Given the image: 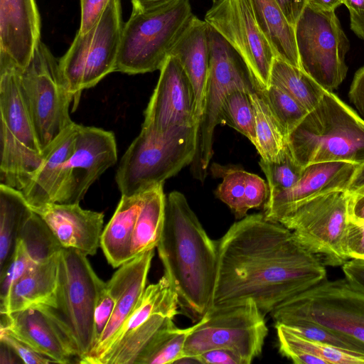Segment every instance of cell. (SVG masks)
<instances>
[{
  "label": "cell",
  "mask_w": 364,
  "mask_h": 364,
  "mask_svg": "<svg viewBox=\"0 0 364 364\" xmlns=\"http://www.w3.org/2000/svg\"><path fill=\"white\" fill-rule=\"evenodd\" d=\"M281 354L296 364H364V354L312 341L283 324H275Z\"/></svg>",
  "instance_id": "cell-28"
},
{
  "label": "cell",
  "mask_w": 364,
  "mask_h": 364,
  "mask_svg": "<svg viewBox=\"0 0 364 364\" xmlns=\"http://www.w3.org/2000/svg\"><path fill=\"white\" fill-rule=\"evenodd\" d=\"M46 223L63 248L94 255L100 247L104 213L82 208L79 203H51L31 208Z\"/></svg>",
  "instance_id": "cell-21"
},
{
  "label": "cell",
  "mask_w": 364,
  "mask_h": 364,
  "mask_svg": "<svg viewBox=\"0 0 364 364\" xmlns=\"http://www.w3.org/2000/svg\"><path fill=\"white\" fill-rule=\"evenodd\" d=\"M143 203V192L122 195L118 205L103 230L100 247L113 267L131 259L132 235Z\"/></svg>",
  "instance_id": "cell-27"
},
{
  "label": "cell",
  "mask_w": 364,
  "mask_h": 364,
  "mask_svg": "<svg viewBox=\"0 0 364 364\" xmlns=\"http://www.w3.org/2000/svg\"><path fill=\"white\" fill-rule=\"evenodd\" d=\"M111 0H80V33L89 31L100 19Z\"/></svg>",
  "instance_id": "cell-43"
},
{
  "label": "cell",
  "mask_w": 364,
  "mask_h": 364,
  "mask_svg": "<svg viewBox=\"0 0 364 364\" xmlns=\"http://www.w3.org/2000/svg\"><path fill=\"white\" fill-rule=\"evenodd\" d=\"M194 325L178 328L174 323L161 331L140 354L135 364L175 363L183 355L186 341Z\"/></svg>",
  "instance_id": "cell-36"
},
{
  "label": "cell",
  "mask_w": 364,
  "mask_h": 364,
  "mask_svg": "<svg viewBox=\"0 0 364 364\" xmlns=\"http://www.w3.org/2000/svg\"><path fill=\"white\" fill-rule=\"evenodd\" d=\"M117 161L113 132L78 124L57 203H80L92 183Z\"/></svg>",
  "instance_id": "cell-16"
},
{
  "label": "cell",
  "mask_w": 364,
  "mask_h": 364,
  "mask_svg": "<svg viewBox=\"0 0 364 364\" xmlns=\"http://www.w3.org/2000/svg\"><path fill=\"white\" fill-rule=\"evenodd\" d=\"M213 1H217V0H213Z\"/></svg>",
  "instance_id": "cell-55"
},
{
  "label": "cell",
  "mask_w": 364,
  "mask_h": 364,
  "mask_svg": "<svg viewBox=\"0 0 364 364\" xmlns=\"http://www.w3.org/2000/svg\"><path fill=\"white\" fill-rule=\"evenodd\" d=\"M170 55L181 64L193 87L195 118L204 112L210 65L208 24L195 15L175 43Z\"/></svg>",
  "instance_id": "cell-23"
},
{
  "label": "cell",
  "mask_w": 364,
  "mask_h": 364,
  "mask_svg": "<svg viewBox=\"0 0 364 364\" xmlns=\"http://www.w3.org/2000/svg\"><path fill=\"white\" fill-rule=\"evenodd\" d=\"M250 92L242 88L230 90L223 102L220 120L246 136L255 146V120Z\"/></svg>",
  "instance_id": "cell-37"
},
{
  "label": "cell",
  "mask_w": 364,
  "mask_h": 364,
  "mask_svg": "<svg viewBox=\"0 0 364 364\" xmlns=\"http://www.w3.org/2000/svg\"><path fill=\"white\" fill-rule=\"evenodd\" d=\"M156 248L179 308L193 323L200 321L212 307L217 245L179 191L166 196L164 225Z\"/></svg>",
  "instance_id": "cell-2"
},
{
  "label": "cell",
  "mask_w": 364,
  "mask_h": 364,
  "mask_svg": "<svg viewBox=\"0 0 364 364\" xmlns=\"http://www.w3.org/2000/svg\"><path fill=\"white\" fill-rule=\"evenodd\" d=\"M342 269L348 282L364 292V259H350L342 265Z\"/></svg>",
  "instance_id": "cell-48"
},
{
  "label": "cell",
  "mask_w": 364,
  "mask_h": 364,
  "mask_svg": "<svg viewBox=\"0 0 364 364\" xmlns=\"http://www.w3.org/2000/svg\"><path fill=\"white\" fill-rule=\"evenodd\" d=\"M198 125L164 132L141 127L122 156L115 181L122 195L133 196L164 183L191 164L197 147Z\"/></svg>",
  "instance_id": "cell-4"
},
{
  "label": "cell",
  "mask_w": 364,
  "mask_h": 364,
  "mask_svg": "<svg viewBox=\"0 0 364 364\" xmlns=\"http://www.w3.org/2000/svg\"><path fill=\"white\" fill-rule=\"evenodd\" d=\"M346 191L350 195H364V164L356 168Z\"/></svg>",
  "instance_id": "cell-51"
},
{
  "label": "cell",
  "mask_w": 364,
  "mask_h": 364,
  "mask_svg": "<svg viewBox=\"0 0 364 364\" xmlns=\"http://www.w3.org/2000/svg\"><path fill=\"white\" fill-rule=\"evenodd\" d=\"M259 165L266 176L269 194L292 187L299 181L303 169L294 161L288 145L279 159H260Z\"/></svg>",
  "instance_id": "cell-40"
},
{
  "label": "cell",
  "mask_w": 364,
  "mask_h": 364,
  "mask_svg": "<svg viewBox=\"0 0 364 364\" xmlns=\"http://www.w3.org/2000/svg\"><path fill=\"white\" fill-rule=\"evenodd\" d=\"M204 20L244 59L255 90L265 91L275 55L256 22L249 0L213 1Z\"/></svg>",
  "instance_id": "cell-15"
},
{
  "label": "cell",
  "mask_w": 364,
  "mask_h": 364,
  "mask_svg": "<svg viewBox=\"0 0 364 364\" xmlns=\"http://www.w3.org/2000/svg\"><path fill=\"white\" fill-rule=\"evenodd\" d=\"M358 166L343 161L321 162L306 166L292 187L268 195L263 205L264 217L278 221L306 200L331 191H346Z\"/></svg>",
  "instance_id": "cell-20"
},
{
  "label": "cell",
  "mask_w": 364,
  "mask_h": 364,
  "mask_svg": "<svg viewBox=\"0 0 364 364\" xmlns=\"http://www.w3.org/2000/svg\"><path fill=\"white\" fill-rule=\"evenodd\" d=\"M172 318L154 314L114 344L99 364H135L154 338L173 323Z\"/></svg>",
  "instance_id": "cell-34"
},
{
  "label": "cell",
  "mask_w": 364,
  "mask_h": 364,
  "mask_svg": "<svg viewBox=\"0 0 364 364\" xmlns=\"http://www.w3.org/2000/svg\"><path fill=\"white\" fill-rule=\"evenodd\" d=\"M264 316L252 300L211 308L195 323L183 356L197 357L210 350L226 348L236 353L244 364H250L261 354L268 333Z\"/></svg>",
  "instance_id": "cell-12"
},
{
  "label": "cell",
  "mask_w": 364,
  "mask_h": 364,
  "mask_svg": "<svg viewBox=\"0 0 364 364\" xmlns=\"http://www.w3.org/2000/svg\"><path fill=\"white\" fill-rule=\"evenodd\" d=\"M299 166L321 162L364 164V120L332 91L326 90L287 138Z\"/></svg>",
  "instance_id": "cell-3"
},
{
  "label": "cell",
  "mask_w": 364,
  "mask_h": 364,
  "mask_svg": "<svg viewBox=\"0 0 364 364\" xmlns=\"http://www.w3.org/2000/svg\"><path fill=\"white\" fill-rule=\"evenodd\" d=\"M343 4V0H307L306 6L318 11H335Z\"/></svg>",
  "instance_id": "cell-52"
},
{
  "label": "cell",
  "mask_w": 364,
  "mask_h": 364,
  "mask_svg": "<svg viewBox=\"0 0 364 364\" xmlns=\"http://www.w3.org/2000/svg\"><path fill=\"white\" fill-rule=\"evenodd\" d=\"M77 129L78 124L74 123L43 151L40 167L21 191L31 208L55 203Z\"/></svg>",
  "instance_id": "cell-25"
},
{
  "label": "cell",
  "mask_w": 364,
  "mask_h": 364,
  "mask_svg": "<svg viewBox=\"0 0 364 364\" xmlns=\"http://www.w3.org/2000/svg\"><path fill=\"white\" fill-rule=\"evenodd\" d=\"M193 16L190 0L133 9L124 23L116 71L136 75L160 70Z\"/></svg>",
  "instance_id": "cell-5"
},
{
  "label": "cell",
  "mask_w": 364,
  "mask_h": 364,
  "mask_svg": "<svg viewBox=\"0 0 364 364\" xmlns=\"http://www.w3.org/2000/svg\"><path fill=\"white\" fill-rule=\"evenodd\" d=\"M301 68L323 88L333 91L346 78L350 47L335 11L306 6L295 26Z\"/></svg>",
  "instance_id": "cell-13"
},
{
  "label": "cell",
  "mask_w": 364,
  "mask_h": 364,
  "mask_svg": "<svg viewBox=\"0 0 364 364\" xmlns=\"http://www.w3.org/2000/svg\"><path fill=\"white\" fill-rule=\"evenodd\" d=\"M270 314L275 324L305 320L364 343V292L346 278L325 279L286 300Z\"/></svg>",
  "instance_id": "cell-11"
},
{
  "label": "cell",
  "mask_w": 364,
  "mask_h": 364,
  "mask_svg": "<svg viewBox=\"0 0 364 364\" xmlns=\"http://www.w3.org/2000/svg\"><path fill=\"white\" fill-rule=\"evenodd\" d=\"M173 0H132L133 9L145 11L167 4Z\"/></svg>",
  "instance_id": "cell-53"
},
{
  "label": "cell",
  "mask_w": 364,
  "mask_h": 364,
  "mask_svg": "<svg viewBox=\"0 0 364 364\" xmlns=\"http://www.w3.org/2000/svg\"><path fill=\"white\" fill-rule=\"evenodd\" d=\"M159 70L141 127L164 132L175 127L198 126L193 87L180 62L169 55Z\"/></svg>",
  "instance_id": "cell-17"
},
{
  "label": "cell",
  "mask_w": 364,
  "mask_h": 364,
  "mask_svg": "<svg viewBox=\"0 0 364 364\" xmlns=\"http://www.w3.org/2000/svg\"><path fill=\"white\" fill-rule=\"evenodd\" d=\"M255 120L256 145L262 160L279 159L287 147V138L262 91L250 92Z\"/></svg>",
  "instance_id": "cell-33"
},
{
  "label": "cell",
  "mask_w": 364,
  "mask_h": 364,
  "mask_svg": "<svg viewBox=\"0 0 364 364\" xmlns=\"http://www.w3.org/2000/svg\"><path fill=\"white\" fill-rule=\"evenodd\" d=\"M35 0H0V57L23 69L41 41Z\"/></svg>",
  "instance_id": "cell-22"
},
{
  "label": "cell",
  "mask_w": 364,
  "mask_h": 364,
  "mask_svg": "<svg viewBox=\"0 0 364 364\" xmlns=\"http://www.w3.org/2000/svg\"><path fill=\"white\" fill-rule=\"evenodd\" d=\"M301 336L339 349L364 354V343L341 332L305 320L282 323Z\"/></svg>",
  "instance_id": "cell-38"
},
{
  "label": "cell",
  "mask_w": 364,
  "mask_h": 364,
  "mask_svg": "<svg viewBox=\"0 0 364 364\" xmlns=\"http://www.w3.org/2000/svg\"><path fill=\"white\" fill-rule=\"evenodd\" d=\"M124 23L120 0H111L99 21L87 33H77L58 60L65 85L76 107L82 90L116 71Z\"/></svg>",
  "instance_id": "cell-7"
},
{
  "label": "cell",
  "mask_w": 364,
  "mask_h": 364,
  "mask_svg": "<svg viewBox=\"0 0 364 364\" xmlns=\"http://www.w3.org/2000/svg\"><path fill=\"white\" fill-rule=\"evenodd\" d=\"M33 212L21 191L0 184V275L7 268L20 232Z\"/></svg>",
  "instance_id": "cell-30"
},
{
  "label": "cell",
  "mask_w": 364,
  "mask_h": 364,
  "mask_svg": "<svg viewBox=\"0 0 364 364\" xmlns=\"http://www.w3.org/2000/svg\"><path fill=\"white\" fill-rule=\"evenodd\" d=\"M263 93L288 138L309 112L289 94L277 86L269 85Z\"/></svg>",
  "instance_id": "cell-39"
},
{
  "label": "cell",
  "mask_w": 364,
  "mask_h": 364,
  "mask_svg": "<svg viewBox=\"0 0 364 364\" xmlns=\"http://www.w3.org/2000/svg\"><path fill=\"white\" fill-rule=\"evenodd\" d=\"M0 340L7 343L23 363H55L53 360L33 348L4 328H0Z\"/></svg>",
  "instance_id": "cell-42"
},
{
  "label": "cell",
  "mask_w": 364,
  "mask_h": 364,
  "mask_svg": "<svg viewBox=\"0 0 364 364\" xmlns=\"http://www.w3.org/2000/svg\"><path fill=\"white\" fill-rule=\"evenodd\" d=\"M154 255V249L144 252L119 267L107 286L116 298L111 318L95 347L79 363L99 364L141 298Z\"/></svg>",
  "instance_id": "cell-19"
},
{
  "label": "cell",
  "mask_w": 364,
  "mask_h": 364,
  "mask_svg": "<svg viewBox=\"0 0 364 364\" xmlns=\"http://www.w3.org/2000/svg\"><path fill=\"white\" fill-rule=\"evenodd\" d=\"M105 283L97 275L86 255L73 248H62L57 306L53 309L77 346L78 363L92 348L95 304Z\"/></svg>",
  "instance_id": "cell-14"
},
{
  "label": "cell",
  "mask_w": 364,
  "mask_h": 364,
  "mask_svg": "<svg viewBox=\"0 0 364 364\" xmlns=\"http://www.w3.org/2000/svg\"><path fill=\"white\" fill-rule=\"evenodd\" d=\"M349 11L351 30L364 41V0H343Z\"/></svg>",
  "instance_id": "cell-47"
},
{
  "label": "cell",
  "mask_w": 364,
  "mask_h": 364,
  "mask_svg": "<svg viewBox=\"0 0 364 364\" xmlns=\"http://www.w3.org/2000/svg\"><path fill=\"white\" fill-rule=\"evenodd\" d=\"M60 251L35 264L13 284L1 301V314L38 306L56 308Z\"/></svg>",
  "instance_id": "cell-24"
},
{
  "label": "cell",
  "mask_w": 364,
  "mask_h": 364,
  "mask_svg": "<svg viewBox=\"0 0 364 364\" xmlns=\"http://www.w3.org/2000/svg\"><path fill=\"white\" fill-rule=\"evenodd\" d=\"M210 65L205 109L200 119L195 157L191 164L193 176L203 183L213 155V134L221 123L220 110L227 94L235 88L255 90L249 68L238 52L208 24Z\"/></svg>",
  "instance_id": "cell-9"
},
{
  "label": "cell",
  "mask_w": 364,
  "mask_h": 364,
  "mask_svg": "<svg viewBox=\"0 0 364 364\" xmlns=\"http://www.w3.org/2000/svg\"><path fill=\"white\" fill-rule=\"evenodd\" d=\"M348 98L364 120V66L356 71L348 92Z\"/></svg>",
  "instance_id": "cell-46"
},
{
  "label": "cell",
  "mask_w": 364,
  "mask_h": 364,
  "mask_svg": "<svg viewBox=\"0 0 364 364\" xmlns=\"http://www.w3.org/2000/svg\"><path fill=\"white\" fill-rule=\"evenodd\" d=\"M210 171L215 177L223 178L215 193L241 219L248 210L264 205L269 195L267 183L257 174L235 166L213 163Z\"/></svg>",
  "instance_id": "cell-26"
},
{
  "label": "cell",
  "mask_w": 364,
  "mask_h": 364,
  "mask_svg": "<svg viewBox=\"0 0 364 364\" xmlns=\"http://www.w3.org/2000/svg\"><path fill=\"white\" fill-rule=\"evenodd\" d=\"M348 216L350 223L364 224V195H350Z\"/></svg>",
  "instance_id": "cell-50"
},
{
  "label": "cell",
  "mask_w": 364,
  "mask_h": 364,
  "mask_svg": "<svg viewBox=\"0 0 364 364\" xmlns=\"http://www.w3.org/2000/svg\"><path fill=\"white\" fill-rule=\"evenodd\" d=\"M1 328L53 360L65 364L80 355L68 330L53 307L38 306L11 314H1Z\"/></svg>",
  "instance_id": "cell-18"
},
{
  "label": "cell",
  "mask_w": 364,
  "mask_h": 364,
  "mask_svg": "<svg viewBox=\"0 0 364 364\" xmlns=\"http://www.w3.org/2000/svg\"><path fill=\"white\" fill-rule=\"evenodd\" d=\"M211 308L253 301L266 316L326 279L324 264L292 231L262 213L234 223L218 241Z\"/></svg>",
  "instance_id": "cell-1"
},
{
  "label": "cell",
  "mask_w": 364,
  "mask_h": 364,
  "mask_svg": "<svg viewBox=\"0 0 364 364\" xmlns=\"http://www.w3.org/2000/svg\"><path fill=\"white\" fill-rule=\"evenodd\" d=\"M18 69L0 58V179L21 191L40 167L43 151L20 90Z\"/></svg>",
  "instance_id": "cell-6"
},
{
  "label": "cell",
  "mask_w": 364,
  "mask_h": 364,
  "mask_svg": "<svg viewBox=\"0 0 364 364\" xmlns=\"http://www.w3.org/2000/svg\"><path fill=\"white\" fill-rule=\"evenodd\" d=\"M178 307L176 294L168 279L164 274L156 283L145 288L134 309L117 333L112 346L154 314L173 318L179 313Z\"/></svg>",
  "instance_id": "cell-32"
},
{
  "label": "cell",
  "mask_w": 364,
  "mask_h": 364,
  "mask_svg": "<svg viewBox=\"0 0 364 364\" xmlns=\"http://www.w3.org/2000/svg\"><path fill=\"white\" fill-rule=\"evenodd\" d=\"M165 208L163 183L143 192V203L132 235V258L156 247L164 228Z\"/></svg>",
  "instance_id": "cell-31"
},
{
  "label": "cell",
  "mask_w": 364,
  "mask_h": 364,
  "mask_svg": "<svg viewBox=\"0 0 364 364\" xmlns=\"http://www.w3.org/2000/svg\"><path fill=\"white\" fill-rule=\"evenodd\" d=\"M115 303L116 298L107 286V283H105L98 295L95 304L93 321V337L90 350L95 347L107 328L114 311Z\"/></svg>",
  "instance_id": "cell-41"
},
{
  "label": "cell",
  "mask_w": 364,
  "mask_h": 364,
  "mask_svg": "<svg viewBox=\"0 0 364 364\" xmlns=\"http://www.w3.org/2000/svg\"><path fill=\"white\" fill-rule=\"evenodd\" d=\"M349 199L346 191L323 193L299 204L277 222L324 264L342 266L350 259L346 251Z\"/></svg>",
  "instance_id": "cell-10"
},
{
  "label": "cell",
  "mask_w": 364,
  "mask_h": 364,
  "mask_svg": "<svg viewBox=\"0 0 364 364\" xmlns=\"http://www.w3.org/2000/svg\"><path fill=\"white\" fill-rule=\"evenodd\" d=\"M289 23L295 28L307 0H276Z\"/></svg>",
  "instance_id": "cell-49"
},
{
  "label": "cell",
  "mask_w": 364,
  "mask_h": 364,
  "mask_svg": "<svg viewBox=\"0 0 364 364\" xmlns=\"http://www.w3.org/2000/svg\"><path fill=\"white\" fill-rule=\"evenodd\" d=\"M346 251L350 259H364V224L355 225L350 223Z\"/></svg>",
  "instance_id": "cell-44"
},
{
  "label": "cell",
  "mask_w": 364,
  "mask_h": 364,
  "mask_svg": "<svg viewBox=\"0 0 364 364\" xmlns=\"http://www.w3.org/2000/svg\"><path fill=\"white\" fill-rule=\"evenodd\" d=\"M0 346V363L11 364L16 363V361L14 358V355H17L15 353L13 349L7 343L1 340Z\"/></svg>",
  "instance_id": "cell-54"
},
{
  "label": "cell",
  "mask_w": 364,
  "mask_h": 364,
  "mask_svg": "<svg viewBox=\"0 0 364 364\" xmlns=\"http://www.w3.org/2000/svg\"><path fill=\"white\" fill-rule=\"evenodd\" d=\"M249 1L256 22L275 57L301 68L295 28L289 23L276 0Z\"/></svg>",
  "instance_id": "cell-29"
},
{
  "label": "cell",
  "mask_w": 364,
  "mask_h": 364,
  "mask_svg": "<svg viewBox=\"0 0 364 364\" xmlns=\"http://www.w3.org/2000/svg\"><path fill=\"white\" fill-rule=\"evenodd\" d=\"M197 358L202 364H244L236 353L226 348L210 350L200 354Z\"/></svg>",
  "instance_id": "cell-45"
},
{
  "label": "cell",
  "mask_w": 364,
  "mask_h": 364,
  "mask_svg": "<svg viewBox=\"0 0 364 364\" xmlns=\"http://www.w3.org/2000/svg\"><path fill=\"white\" fill-rule=\"evenodd\" d=\"M269 85L287 92L308 112L316 107L326 92L303 70L277 57L272 65Z\"/></svg>",
  "instance_id": "cell-35"
},
{
  "label": "cell",
  "mask_w": 364,
  "mask_h": 364,
  "mask_svg": "<svg viewBox=\"0 0 364 364\" xmlns=\"http://www.w3.org/2000/svg\"><path fill=\"white\" fill-rule=\"evenodd\" d=\"M18 82L43 151L75 122L69 111L73 97L63 80L58 61L41 41L27 66L18 69Z\"/></svg>",
  "instance_id": "cell-8"
}]
</instances>
